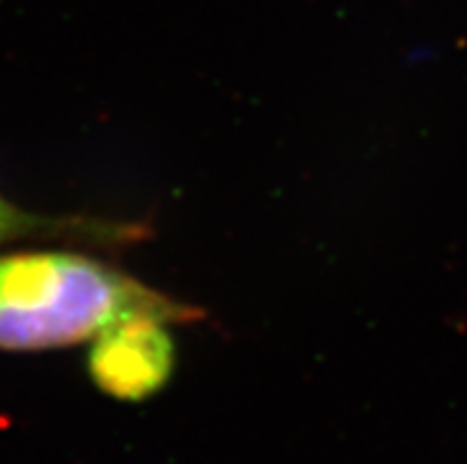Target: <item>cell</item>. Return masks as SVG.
Returning a JSON list of instances; mask_svg holds the SVG:
<instances>
[{
    "instance_id": "cell-1",
    "label": "cell",
    "mask_w": 467,
    "mask_h": 464,
    "mask_svg": "<svg viewBox=\"0 0 467 464\" xmlns=\"http://www.w3.org/2000/svg\"><path fill=\"white\" fill-rule=\"evenodd\" d=\"M138 315L169 325L204 320L195 304L173 299L88 253H0V351L78 346L109 325Z\"/></svg>"
},
{
    "instance_id": "cell-2",
    "label": "cell",
    "mask_w": 467,
    "mask_h": 464,
    "mask_svg": "<svg viewBox=\"0 0 467 464\" xmlns=\"http://www.w3.org/2000/svg\"><path fill=\"white\" fill-rule=\"evenodd\" d=\"M171 325L154 317H124L93 339L90 382L119 400H145L169 384L176 370Z\"/></svg>"
},
{
    "instance_id": "cell-3",
    "label": "cell",
    "mask_w": 467,
    "mask_h": 464,
    "mask_svg": "<svg viewBox=\"0 0 467 464\" xmlns=\"http://www.w3.org/2000/svg\"><path fill=\"white\" fill-rule=\"evenodd\" d=\"M140 221H107L88 216H46L15 204L0 192V249L24 240H59L86 247L121 249L148 240Z\"/></svg>"
}]
</instances>
